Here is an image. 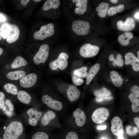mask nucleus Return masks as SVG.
<instances>
[{
    "mask_svg": "<svg viewBox=\"0 0 139 139\" xmlns=\"http://www.w3.org/2000/svg\"><path fill=\"white\" fill-rule=\"evenodd\" d=\"M63 2L64 12L66 16L72 20L75 19L77 16L83 15L87 11V0H65Z\"/></svg>",
    "mask_w": 139,
    "mask_h": 139,
    "instance_id": "obj_1",
    "label": "nucleus"
},
{
    "mask_svg": "<svg viewBox=\"0 0 139 139\" xmlns=\"http://www.w3.org/2000/svg\"><path fill=\"white\" fill-rule=\"evenodd\" d=\"M24 126L20 120L11 121L5 128L3 139H20L24 133Z\"/></svg>",
    "mask_w": 139,
    "mask_h": 139,
    "instance_id": "obj_2",
    "label": "nucleus"
},
{
    "mask_svg": "<svg viewBox=\"0 0 139 139\" xmlns=\"http://www.w3.org/2000/svg\"><path fill=\"white\" fill-rule=\"evenodd\" d=\"M70 29L71 32L75 36H84L89 33L90 25L88 21L75 19L72 20Z\"/></svg>",
    "mask_w": 139,
    "mask_h": 139,
    "instance_id": "obj_3",
    "label": "nucleus"
},
{
    "mask_svg": "<svg viewBox=\"0 0 139 139\" xmlns=\"http://www.w3.org/2000/svg\"><path fill=\"white\" fill-rule=\"evenodd\" d=\"M56 31L55 24L49 23L41 26L38 31L34 33L33 37L36 40H43L55 35Z\"/></svg>",
    "mask_w": 139,
    "mask_h": 139,
    "instance_id": "obj_4",
    "label": "nucleus"
},
{
    "mask_svg": "<svg viewBox=\"0 0 139 139\" xmlns=\"http://www.w3.org/2000/svg\"><path fill=\"white\" fill-rule=\"evenodd\" d=\"M43 11L51 12L55 20L58 18L61 14V1L59 0H47L42 6Z\"/></svg>",
    "mask_w": 139,
    "mask_h": 139,
    "instance_id": "obj_5",
    "label": "nucleus"
},
{
    "mask_svg": "<svg viewBox=\"0 0 139 139\" xmlns=\"http://www.w3.org/2000/svg\"><path fill=\"white\" fill-rule=\"evenodd\" d=\"M69 57L68 55L66 53L61 52L56 59L49 63V68L53 70H57L58 68L61 70H64L67 66V60Z\"/></svg>",
    "mask_w": 139,
    "mask_h": 139,
    "instance_id": "obj_6",
    "label": "nucleus"
},
{
    "mask_svg": "<svg viewBox=\"0 0 139 139\" xmlns=\"http://www.w3.org/2000/svg\"><path fill=\"white\" fill-rule=\"evenodd\" d=\"M99 48L98 46L86 43L80 47L79 52L82 57L89 58L96 56L99 53Z\"/></svg>",
    "mask_w": 139,
    "mask_h": 139,
    "instance_id": "obj_7",
    "label": "nucleus"
},
{
    "mask_svg": "<svg viewBox=\"0 0 139 139\" xmlns=\"http://www.w3.org/2000/svg\"><path fill=\"white\" fill-rule=\"evenodd\" d=\"M49 46L46 44L40 46L39 50L34 56L33 61L36 65L43 63L47 59L49 55Z\"/></svg>",
    "mask_w": 139,
    "mask_h": 139,
    "instance_id": "obj_8",
    "label": "nucleus"
},
{
    "mask_svg": "<svg viewBox=\"0 0 139 139\" xmlns=\"http://www.w3.org/2000/svg\"><path fill=\"white\" fill-rule=\"evenodd\" d=\"M109 112L104 107L98 108L92 114L91 118L93 121L97 124H101L105 121L109 116Z\"/></svg>",
    "mask_w": 139,
    "mask_h": 139,
    "instance_id": "obj_9",
    "label": "nucleus"
},
{
    "mask_svg": "<svg viewBox=\"0 0 139 139\" xmlns=\"http://www.w3.org/2000/svg\"><path fill=\"white\" fill-rule=\"evenodd\" d=\"M111 130L114 135L118 136L123 134L124 131L123 123L119 117H114L111 120Z\"/></svg>",
    "mask_w": 139,
    "mask_h": 139,
    "instance_id": "obj_10",
    "label": "nucleus"
},
{
    "mask_svg": "<svg viewBox=\"0 0 139 139\" xmlns=\"http://www.w3.org/2000/svg\"><path fill=\"white\" fill-rule=\"evenodd\" d=\"M42 100L48 107L56 111H60L62 108L63 105L61 102L53 99L48 95L43 96Z\"/></svg>",
    "mask_w": 139,
    "mask_h": 139,
    "instance_id": "obj_11",
    "label": "nucleus"
},
{
    "mask_svg": "<svg viewBox=\"0 0 139 139\" xmlns=\"http://www.w3.org/2000/svg\"><path fill=\"white\" fill-rule=\"evenodd\" d=\"M37 76L35 73H30L20 80L21 86L24 88H29L33 86L37 82Z\"/></svg>",
    "mask_w": 139,
    "mask_h": 139,
    "instance_id": "obj_12",
    "label": "nucleus"
},
{
    "mask_svg": "<svg viewBox=\"0 0 139 139\" xmlns=\"http://www.w3.org/2000/svg\"><path fill=\"white\" fill-rule=\"evenodd\" d=\"M117 28L120 30L129 31L132 30L135 26L134 19L131 17L127 18L125 21L120 20L117 23Z\"/></svg>",
    "mask_w": 139,
    "mask_h": 139,
    "instance_id": "obj_13",
    "label": "nucleus"
},
{
    "mask_svg": "<svg viewBox=\"0 0 139 139\" xmlns=\"http://www.w3.org/2000/svg\"><path fill=\"white\" fill-rule=\"evenodd\" d=\"M125 64L131 65L133 70L136 72L139 71V59L132 53L128 52L125 55Z\"/></svg>",
    "mask_w": 139,
    "mask_h": 139,
    "instance_id": "obj_14",
    "label": "nucleus"
},
{
    "mask_svg": "<svg viewBox=\"0 0 139 139\" xmlns=\"http://www.w3.org/2000/svg\"><path fill=\"white\" fill-rule=\"evenodd\" d=\"M73 115L75 119L76 125L79 127H82L85 124L86 116L85 112L79 108H77L73 112Z\"/></svg>",
    "mask_w": 139,
    "mask_h": 139,
    "instance_id": "obj_15",
    "label": "nucleus"
},
{
    "mask_svg": "<svg viewBox=\"0 0 139 139\" xmlns=\"http://www.w3.org/2000/svg\"><path fill=\"white\" fill-rule=\"evenodd\" d=\"M66 92L69 100L72 102L76 101L80 95V90L75 86L72 84L68 86Z\"/></svg>",
    "mask_w": 139,
    "mask_h": 139,
    "instance_id": "obj_16",
    "label": "nucleus"
},
{
    "mask_svg": "<svg viewBox=\"0 0 139 139\" xmlns=\"http://www.w3.org/2000/svg\"><path fill=\"white\" fill-rule=\"evenodd\" d=\"M19 35L20 30L18 27L15 24H11L10 32L6 38L7 42L10 44L14 42L18 39Z\"/></svg>",
    "mask_w": 139,
    "mask_h": 139,
    "instance_id": "obj_17",
    "label": "nucleus"
},
{
    "mask_svg": "<svg viewBox=\"0 0 139 139\" xmlns=\"http://www.w3.org/2000/svg\"><path fill=\"white\" fill-rule=\"evenodd\" d=\"M17 95L19 101L23 104L28 105L30 104L31 101V96L24 91L20 90L18 91Z\"/></svg>",
    "mask_w": 139,
    "mask_h": 139,
    "instance_id": "obj_18",
    "label": "nucleus"
},
{
    "mask_svg": "<svg viewBox=\"0 0 139 139\" xmlns=\"http://www.w3.org/2000/svg\"><path fill=\"white\" fill-rule=\"evenodd\" d=\"M111 79L114 85L116 86L119 87L122 85L123 79L117 71H111L110 73Z\"/></svg>",
    "mask_w": 139,
    "mask_h": 139,
    "instance_id": "obj_19",
    "label": "nucleus"
},
{
    "mask_svg": "<svg viewBox=\"0 0 139 139\" xmlns=\"http://www.w3.org/2000/svg\"><path fill=\"white\" fill-rule=\"evenodd\" d=\"M100 68V65L99 63L95 64L91 67L86 77V83L87 85L90 84L99 70Z\"/></svg>",
    "mask_w": 139,
    "mask_h": 139,
    "instance_id": "obj_20",
    "label": "nucleus"
},
{
    "mask_svg": "<svg viewBox=\"0 0 139 139\" xmlns=\"http://www.w3.org/2000/svg\"><path fill=\"white\" fill-rule=\"evenodd\" d=\"M25 73L23 71L17 70L9 72L6 75V77L11 80H18L25 76Z\"/></svg>",
    "mask_w": 139,
    "mask_h": 139,
    "instance_id": "obj_21",
    "label": "nucleus"
},
{
    "mask_svg": "<svg viewBox=\"0 0 139 139\" xmlns=\"http://www.w3.org/2000/svg\"><path fill=\"white\" fill-rule=\"evenodd\" d=\"M109 4L107 3L102 2L99 4L96 8V11H98L97 15L101 18L105 17L108 10Z\"/></svg>",
    "mask_w": 139,
    "mask_h": 139,
    "instance_id": "obj_22",
    "label": "nucleus"
},
{
    "mask_svg": "<svg viewBox=\"0 0 139 139\" xmlns=\"http://www.w3.org/2000/svg\"><path fill=\"white\" fill-rule=\"evenodd\" d=\"M55 116V114L54 111L51 110L47 111L44 114L42 118L41 124L43 126L47 125Z\"/></svg>",
    "mask_w": 139,
    "mask_h": 139,
    "instance_id": "obj_23",
    "label": "nucleus"
},
{
    "mask_svg": "<svg viewBox=\"0 0 139 139\" xmlns=\"http://www.w3.org/2000/svg\"><path fill=\"white\" fill-rule=\"evenodd\" d=\"M133 37V34L130 32H125L121 34L118 38V40L121 45L126 46L129 44V40Z\"/></svg>",
    "mask_w": 139,
    "mask_h": 139,
    "instance_id": "obj_24",
    "label": "nucleus"
},
{
    "mask_svg": "<svg viewBox=\"0 0 139 139\" xmlns=\"http://www.w3.org/2000/svg\"><path fill=\"white\" fill-rule=\"evenodd\" d=\"M27 62L22 57L18 56L16 57L11 65V68H16L24 66L28 64Z\"/></svg>",
    "mask_w": 139,
    "mask_h": 139,
    "instance_id": "obj_25",
    "label": "nucleus"
},
{
    "mask_svg": "<svg viewBox=\"0 0 139 139\" xmlns=\"http://www.w3.org/2000/svg\"><path fill=\"white\" fill-rule=\"evenodd\" d=\"M11 24L4 23L0 25V35L4 39L6 38L11 31Z\"/></svg>",
    "mask_w": 139,
    "mask_h": 139,
    "instance_id": "obj_26",
    "label": "nucleus"
},
{
    "mask_svg": "<svg viewBox=\"0 0 139 139\" xmlns=\"http://www.w3.org/2000/svg\"><path fill=\"white\" fill-rule=\"evenodd\" d=\"M128 98L132 102L131 108L132 111L136 113L139 111V99L132 93H130L128 95Z\"/></svg>",
    "mask_w": 139,
    "mask_h": 139,
    "instance_id": "obj_27",
    "label": "nucleus"
},
{
    "mask_svg": "<svg viewBox=\"0 0 139 139\" xmlns=\"http://www.w3.org/2000/svg\"><path fill=\"white\" fill-rule=\"evenodd\" d=\"M6 99L4 94L3 92L0 91V110L6 115L9 116L11 115V112L9 110L6 105Z\"/></svg>",
    "mask_w": 139,
    "mask_h": 139,
    "instance_id": "obj_28",
    "label": "nucleus"
},
{
    "mask_svg": "<svg viewBox=\"0 0 139 139\" xmlns=\"http://www.w3.org/2000/svg\"><path fill=\"white\" fill-rule=\"evenodd\" d=\"M3 88L7 93L14 95H17L18 91L15 85L12 83H7L4 85Z\"/></svg>",
    "mask_w": 139,
    "mask_h": 139,
    "instance_id": "obj_29",
    "label": "nucleus"
},
{
    "mask_svg": "<svg viewBox=\"0 0 139 139\" xmlns=\"http://www.w3.org/2000/svg\"><path fill=\"white\" fill-rule=\"evenodd\" d=\"M124 6L123 4H120L118 6L111 7L108 9V15L110 16L114 15L118 13L121 12L124 9Z\"/></svg>",
    "mask_w": 139,
    "mask_h": 139,
    "instance_id": "obj_30",
    "label": "nucleus"
},
{
    "mask_svg": "<svg viewBox=\"0 0 139 139\" xmlns=\"http://www.w3.org/2000/svg\"><path fill=\"white\" fill-rule=\"evenodd\" d=\"M27 113L29 116L28 122L30 125L32 126H36L38 123L37 119L33 116L34 111L33 109L30 108L27 111Z\"/></svg>",
    "mask_w": 139,
    "mask_h": 139,
    "instance_id": "obj_31",
    "label": "nucleus"
},
{
    "mask_svg": "<svg viewBox=\"0 0 139 139\" xmlns=\"http://www.w3.org/2000/svg\"><path fill=\"white\" fill-rule=\"evenodd\" d=\"M96 97L110 96L111 95L110 91L107 88L103 87L101 89L95 91L94 92Z\"/></svg>",
    "mask_w": 139,
    "mask_h": 139,
    "instance_id": "obj_32",
    "label": "nucleus"
},
{
    "mask_svg": "<svg viewBox=\"0 0 139 139\" xmlns=\"http://www.w3.org/2000/svg\"><path fill=\"white\" fill-rule=\"evenodd\" d=\"M31 139H49V136L46 133L42 131H38L34 133Z\"/></svg>",
    "mask_w": 139,
    "mask_h": 139,
    "instance_id": "obj_33",
    "label": "nucleus"
},
{
    "mask_svg": "<svg viewBox=\"0 0 139 139\" xmlns=\"http://www.w3.org/2000/svg\"><path fill=\"white\" fill-rule=\"evenodd\" d=\"M126 132L129 136L136 135L139 132V128L136 127H132L130 125L127 126L126 128Z\"/></svg>",
    "mask_w": 139,
    "mask_h": 139,
    "instance_id": "obj_34",
    "label": "nucleus"
},
{
    "mask_svg": "<svg viewBox=\"0 0 139 139\" xmlns=\"http://www.w3.org/2000/svg\"><path fill=\"white\" fill-rule=\"evenodd\" d=\"M72 78L73 83L76 86H80L84 82V80L82 78L74 75L73 72L72 74Z\"/></svg>",
    "mask_w": 139,
    "mask_h": 139,
    "instance_id": "obj_35",
    "label": "nucleus"
},
{
    "mask_svg": "<svg viewBox=\"0 0 139 139\" xmlns=\"http://www.w3.org/2000/svg\"><path fill=\"white\" fill-rule=\"evenodd\" d=\"M131 93L135 95L136 97L138 98L139 97V88L136 85H133L131 86L130 89Z\"/></svg>",
    "mask_w": 139,
    "mask_h": 139,
    "instance_id": "obj_36",
    "label": "nucleus"
},
{
    "mask_svg": "<svg viewBox=\"0 0 139 139\" xmlns=\"http://www.w3.org/2000/svg\"><path fill=\"white\" fill-rule=\"evenodd\" d=\"M65 139H78V136L77 133L75 132H70L66 134Z\"/></svg>",
    "mask_w": 139,
    "mask_h": 139,
    "instance_id": "obj_37",
    "label": "nucleus"
},
{
    "mask_svg": "<svg viewBox=\"0 0 139 139\" xmlns=\"http://www.w3.org/2000/svg\"><path fill=\"white\" fill-rule=\"evenodd\" d=\"M113 65L114 66L117 65L121 67L123 66L124 64L123 60L122 59H119L116 57L115 59L114 60Z\"/></svg>",
    "mask_w": 139,
    "mask_h": 139,
    "instance_id": "obj_38",
    "label": "nucleus"
},
{
    "mask_svg": "<svg viewBox=\"0 0 139 139\" xmlns=\"http://www.w3.org/2000/svg\"><path fill=\"white\" fill-rule=\"evenodd\" d=\"M5 103L9 110L11 112L13 111L14 106L11 100L8 99H6Z\"/></svg>",
    "mask_w": 139,
    "mask_h": 139,
    "instance_id": "obj_39",
    "label": "nucleus"
},
{
    "mask_svg": "<svg viewBox=\"0 0 139 139\" xmlns=\"http://www.w3.org/2000/svg\"><path fill=\"white\" fill-rule=\"evenodd\" d=\"M87 70V68L86 67L83 66L79 69L75 70L73 73L74 75H77L80 73L86 71Z\"/></svg>",
    "mask_w": 139,
    "mask_h": 139,
    "instance_id": "obj_40",
    "label": "nucleus"
},
{
    "mask_svg": "<svg viewBox=\"0 0 139 139\" xmlns=\"http://www.w3.org/2000/svg\"><path fill=\"white\" fill-rule=\"evenodd\" d=\"M112 98V97L110 96L96 97L95 100L97 102H100L105 100H110Z\"/></svg>",
    "mask_w": 139,
    "mask_h": 139,
    "instance_id": "obj_41",
    "label": "nucleus"
},
{
    "mask_svg": "<svg viewBox=\"0 0 139 139\" xmlns=\"http://www.w3.org/2000/svg\"><path fill=\"white\" fill-rule=\"evenodd\" d=\"M7 20L5 16L3 14L0 13V24L5 22Z\"/></svg>",
    "mask_w": 139,
    "mask_h": 139,
    "instance_id": "obj_42",
    "label": "nucleus"
},
{
    "mask_svg": "<svg viewBox=\"0 0 139 139\" xmlns=\"http://www.w3.org/2000/svg\"><path fill=\"white\" fill-rule=\"evenodd\" d=\"M88 73L86 71L83 72L78 74L77 75L79 77L82 78H85L87 77Z\"/></svg>",
    "mask_w": 139,
    "mask_h": 139,
    "instance_id": "obj_43",
    "label": "nucleus"
},
{
    "mask_svg": "<svg viewBox=\"0 0 139 139\" xmlns=\"http://www.w3.org/2000/svg\"><path fill=\"white\" fill-rule=\"evenodd\" d=\"M133 120L135 124L137 126L138 128H139V118L137 117H135Z\"/></svg>",
    "mask_w": 139,
    "mask_h": 139,
    "instance_id": "obj_44",
    "label": "nucleus"
},
{
    "mask_svg": "<svg viewBox=\"0 0 139 139\" xmlns=\"http://www.w3.org/2000/svg\"><path fill=\"white\" fill-rule=\"evenodd\" d=\"M107 127L105 125H102L98 126L97 129L98 130H105L106 128Z\"/></svg>",
    "mask_w": 139,
    "mask_h": 139,
    "instance_id": "obj_45",
    "label": "nucleus"
},
{
    "mask_svg": "<svg viewBox=\"0 0 139 139\" xmlns=\"http://www.w3.org/2000/svg\"><path fill=\"white\" fill-rule=\"evenodd\" d=\"M30 1L29 0H21L20 1V2L21 4L24 5L28 3Z\"/></svg>",
    "mask_w": 139,
    "mask_h": 139,
    "instance_id": "obj_46",
    "label": "nucleus"
},
{
    "mask_svg": "<svg viewBox=\"0 0 139 139\" xmlns=\"http://www.w3.org/2000/svg\"><path fill=\"white\" fill-rule=\"evenodd\" d=\"M109 59L111 61L114 60V55L113 54H110L109 56Z\"/></svg>",
    "mask_w": 139,
    "mask_h": 139,
    "instance_id": "obj_47",
    "label": "nucleus"
},
{
    "mask_svg": "<svg viewBox=\"0 0 139 139\" xmlns=\"http://www.w3.org/2000/svg\"><path fill=\"white\" fill-rule=\"evenodd\" d=\"M134 18L137 19H139V12H136L134 15Z\"/></svg>",
    "mask_w": 139,
    "mask_h": 139,
    "instance_id": "obj_48",
    "label": "nucleus"
},
{
    "mask_svg": "<svg viewBox=\"0 0 139 139\" xmlns=\"http://www.w3.org/2000/svg\"><path fill=\"white\" fill-rule=\"evenodd\" d=\"M100 139H109V138L107 136H102L101 137Z\"/></svg>",
    "mask_w": 139,
    "mask_h": 139,
    "instance_id": "obj_49",
    "label": "nucleus"
},
{
    "mask_svg": "<svg viewBox=\"0 0 139 139\" xmlns=\"http://www.w3.org/2000/svg\"><path fill=\"white\" fill-rule=\"evenodd\" d=\"M117 136L118 139H124L123 134Z\"/></svg>",
    "mask_w": 139,
    "mask_h": 139,
    "instance_id": "obj_50",
    "label": "nucleus"
},
{
    "mask_svg": "<svg viewBox=\"0 0 139 139\" xmlns=\"http://www.w3.org/2000/svg\"><path fill=\"white\" fill-rule=\"evenodd\" d=\"M110 1L112 3L114 4L117 3L118 2V0H111Z\"/></svg>",
    "mask_w": 139,
    "mask_h": 139,
    "instance_id": "obj_51",
    "label": "nucleus"
},
{
    "mask_svg": "<svg viewBox=\"0 0 139 139\" xmlns=\"http://www.w3.org/2000/svg\"><path fill=\"white\" fill-rule=\"evenodd\" d=\"M116 57L119 59H121L122 56L121 54H118L117 55Z\"/></svg>",
    "mask_w": 139,
    "mask_h": 139,
    "instance_id": "obj_52",
    "label": "nucleus"
},
{
    "mask_svg": "<svg viewBox=\"0 0 139 139\" xmlns=\"http://www.w3.org/2000/svg\"><path fill=\"white\" fill-rule=\"evenodd\" d=\"M3 49L0 47V56L3 53Z\"/></svg>",
    "mask_w": 139,
    "mask_h": 139,
    "instance_id": "obj_53",
    "label": "nucleus"
},
{
    "mask_svg": "<svg viewBox=\"0 0 139 139\" xmlns=\"http://www.w3.org/2000/svg\"><path fill=\"white\" fill-rule=\"evenodd\" d=\"M42 0H33V1L34 2H39L41 1Z\"/></svg>",
    "mask_w": 139,
    "mask_h": 139,
    "instance_id": "obj_54",
    "label": "nucleus"
},
{
    "mask_svg": "<svg viewBox=\"0 0 139 139\" xmlns=\"http://www.w3.org/2000/svg\"><path fill=\"white\" fill-rule=\"evenodd\" d=\"M137 55H138V58L139 59V51H138L137 52Z\"/></svg>",
    "mask_w": 139,
    "mask_h": 139,
    "instance_id": "obj_55",
    "label": "nucleus"
},
{
    "mask_svg": "<svg viewBox=\"0 0 139 139\" xmlns=\"http://www.w3.org/2000/svg\"><path fill=\"white\" fill-rule=\"evenodd\" d=\"M2 38L1 36L0 35V40H1L2 39Z\"/></svg>",
    "mask_w": 139,
    "mask_h": 139,
    "instance_id": "obj_56",
    "label": "nucleus"
},
{
    "mask_svg": "<svg viewBox=\"0 0 139 139\" xmlns=\"http://www.w3.org/2000/svg\"><path fill=\"white\" fill-rule=\"evenodd\" d=\"M0 139H2V138H0Z\"/></svg>",
    "mask_w": 139,
    "mask_h": 139,
    "instance_id": "obj_57",
    "label": "nucleus"
},
{
    "mask_svg": "<svg viewBox=\"0 0 139 139\" xmlns=\"http://www.w3.org/2000/svg\"><path fill=\"white\" fill-rule=\"evenodd\" d=\"M138 139H139V138H138Z\"/></svg>",
    "mask_w": 139,
    "mask_h": 139,
    "instance_id": "obj_58",
    "label": "nucleus"
}]
</instances>
